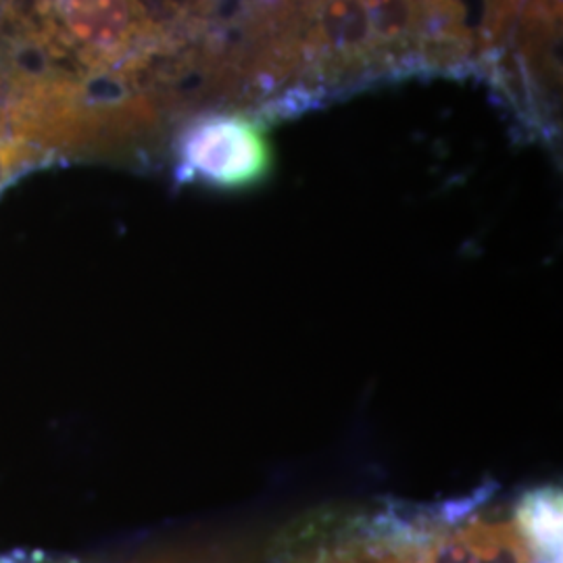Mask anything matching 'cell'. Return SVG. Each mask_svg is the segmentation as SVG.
I'll return each instance as SVG.
<instances>
[{
    "instance_id": "6da1fadb",
    "label": "cell",
    "mask_w": 563,
    "mask_h": 563,
    "mask_svg": "<svg viewBox=\"0 0 563 563\" xmlns=\"http://www.w3.org/2000/svg\"><path fill=\"white\" fill-rule=\"evenodd\" d=\"M176 178L218 190H249L272 176L274 153L263 123L239 113H205L176 141Z\"/></svg>"
},
{
    "instance_id": "7a4b0ae2",
    "label": "cell",
    "mask_w": 563,
    "mask_h": 563,
    "mask_svg": "<svg viewBox=\"0 0 563 563\" xmlns=\"http://www.w3.org/2000/svg\"><path fill=\"white\" fill-rule=\"evenodd\" d=\"M48 157L53 155L30 142L0 136V190L36 165L48 162Z\"/></svg>"
}]
</instances>
